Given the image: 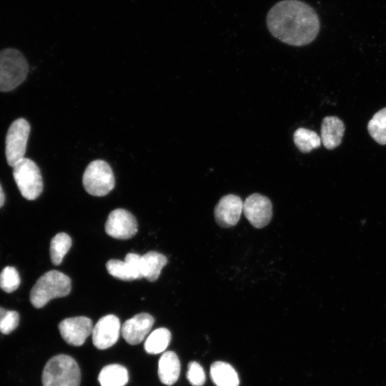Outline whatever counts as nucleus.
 Returning a JSON list of instances; mask_svg holds the SVG:
<instances>
[{
  "mask_svg": "<svg viewBox=\"0 0 386 386\" xmlns=\"http://www.w3.org/2000/svg\"><path fill=\"white\" fill-rule=\"evenodd\" d=\"M92 330V321L84 316L66 318L59 324V330L62 338L73 346L82 345L91 334Z\"/></svg>",
  "mask_w": 386,
  "mask_h": 386,
  "instance_id": "10",
  "label": "nucleus"
},
{
  "mask_svg": "<svg viewBox=\"0 0 386 386\" xmlns=\"http://www.w3.org/2000/svg\"><path fill=\"white\" fill-rule=\"evenodd\" d=\"M243 212V202L235 194L223 196L214 207V214L217 223L228 228L237 224Z\"/></svg>",
  "mask_w": 386,
  "mask_h": 386,
  "instance_id": "12",
  "label": "nucleus"
},
{
  "mask_svg": "<svg viewBox=\"0 0 386 386\" xmlns=\"http://www.w3.org/2000/svg\"><path fill=\"white\" fill-rule=\"evenodd\" d=\"M180 368L177 354L172 351L164 352L158 364V376L161 382L168 386L174 385L179 377Z\"/></svg>",
  "mask_w": 386,
  "mask_h": 386,
  "instance_id": "16",
  "label": "nucleus"
},
{
  "mask_svg": "<svg viewBox=\"0 0 386 386\" xmlns=\"http://www.w3.org/2000/svg\"><path fill=\"white\" fill-rule=\"evenodd\" d=\"M367 130L375 142L386 144V107L374 114L368 122Z\"/></svg>",
  "mask_w": 386,
  "mask_h": 386,
  "instance_id": "23",
  "label": "nucleus"
},
{
  "mask_svg": "<svg viewBox=\"0 0 386 386\" xmlns=\"http://www.w3.org/2000/svg\"><path fill=\"white\" fill-rule=\"evenodd\" d=\"M30 129L29 122L23 118L16 119L9 127L5 139V154L9 166L13 167L24 158Z\"/></svg>",
  "mask_w": 386,
  "mask_h": 386,
  "instance_id": "7",
  "label": "nucleus"
},
{
  "mask_svg": "<svg viewBox=\"0 0 386 386\" xmlns=\"http://www.w3.org/2000/svg\"><path fill=\"white\" fill-rule=\"evenodd\" d=\"M167 263V258L162 254L150 251L142 256V272L143 278L149 282L156 281L162 269Z\"/></svg>",
  "mask_w": 386,
  "mask_h": 386,
  "instance_id": "18",
  "label": "nucleus"
},
{
  "mask_svg": "<svg viewBox=\"0 0 386 386\" xmlns=\"http://www.w3.org/2000/svg\"><path fill=\"white\" fill-rule=\"evenodd\" d=\"M210 377L216 386H239L238 374L227 362L216 361L210 367Z\"/></svg>",
  "mask_w": 386,
  "mask_h": 386,
  "instance_id": "17",
  "label": "nucleus"
},
{
  "mask_svg": "<svg viewBox=\"0 0 386 386\" xmlns=\"http://www.w3.org/2000/svg\"><path fill=\"white\" fill-rule=\"evenodd\" d=\"M187 378L193 386H202L205 383V372L199 363L195 361L189 362Z\"/></svg>",
  "mask_w": 386,
  "mask_h": 386,
  "instance_id": "26",
  "label": "nucleus"
},
{
  "mask_svg": "<svg viewBox=\"0 0 386 386\" xmlns=\"http://www.w3.org/2000/svg\"><path fill=\"white\" fill-rule=\"evenodd\" d=\"M83 186L91 195L105 196L114 187L115 179L111 167L105 161H92L86 167L82 177Z\"/></svg>",
  "mask_w": 386,
  "mask_h": 386,
  "instance_id": "5",
  "label": "nucleus"
},
{
  "mask_svg": "<svg viewBox=\"0 0 386 386\" xmlns=\"http://www.w3.org/2000/svg\"><path fill=\"white\" fill-rule=\"evenodd\" d=\"M294 143L302 153H309L321 145V138L314 131L305 128L297 129L293 134Z\"/></svg>",
  "mask_w": 386,
  "mask_h": 386,
  "instance_id": "21",
  "label": "nucleus"
},
{
  "mask_svg": "<svg viewBox=\"0 0 386 386\" xmlns=\"http://www.w3.org/2000/svg\"><path fill=\"white\" fill-rule=\"evenodd\" d=\"M154 322V320L149 314H137L124 322L121 328L122 335L129 345H138L150 332Z\"/></svg>",
  "mask_w": 386,
  "mask_h": 386,
  "instance_id": "14",
  "label": "nucleus"
},
{
  "mask_svg": "<svg viewBox=\"0 0 386 386\" xmlns=\"http://www.w3.org/2000/svg\"><path fill=\"white\" fill-rule=\"evenodd\" d=\"M71 291V279L57 270L48 271L36 281L30 292V302L35 308H41L51 299L67 296Z\"/></svg>",
  "mask_w": 386,
  "mask_h": 386,
  "instance_id": "3",
  "label": "nucleus"
},
{
  "mask_svg": "<svg viewBox=\"0 0 386 386\" xmlns=\"http://www.w3.org/2000/svg\"><path fill=\"white\" fill-rule=\"evenodd\" d=\"M13 177L21 194L28 200L36 199L43 189L39 168L30 159L23 158L13 167Z\"/></svg>",
  "mask_w": 386,
  "mask_h": 386,
  "instance_id": "6",
  "label": "nucleus"
},
{
  "mask_svg": "<svg viewBox=\"0 0 386 386\" xmlns=\"http://www.w3.org/2000/svg\"><path fill=\"white\" fill-rule=\"evenodd\" d=\"M71 246V237L64 232L58 233L51 239L49 251L51 262L54 265L61 263Z\"/></svg>",
  "mask_w": 386,
  "mask_h": 386,
  "instance_id": "22",
  "label": "nucleus"
},
{
  "mask_svg": "<svg viewBox=\"0 0 386 386\" xmlns=\"http://www.w3.org/2000/svg\"><path fill=\"white\" fill-rule=\"evenodd\" d=\"M4 200H5L4 193L0 184V207L3 206L4 203Z\"/></svg>",
  "mask_w": 386,
  "mask_h": 386,
  "instance_id": "27",
  "label": "nucleus"
},
{
  "mask_svg": "<svg viewBox=\"0 0 386 386\" xmlns=\"http://www.w3.org/2000/svg\"><path fill=\"white\" fill-rule=\"evenodd\" d=\"M171 332L164 327L154 330L144 342V350L149 354L156 355L164 352L169 345Z\"/></svg>",
  "mask_w": 386,
  "mask_h": 386,
  "instance_id": "20",
  "label": "nucleus"
},
{
  "mask_svg": "<svg viewBox=\"0 0 386 386\" xmlns=\"http://www.w3.org/2000/svg\"><path fill=\"white\" fill-rule=\"evenodd\" d=\"M345 130L343 122L335 116L325 117L321 124V141L327 149H333L341 142Z\"/></svg>",
  "mask_w": 386,
  "mask_h": 386,
  "instance_id": "15",
  "label": "nucleus"
},
{
  "mask_svg": "<svg viewBox=\"0 0 386 386\" xmlns=\"http://www.w3.org/2000/svg\"><path fill=\"white\" fill-rule=\"evenodd\" d=\"M19 315L14 310H8L0 307V332L9 335L19 325Z\"/></svg>",
  "mask_w": 386,
  "mask_h": 386,
  "instance_id": "25",
  "label": "nucleus"
},
{
  "mask_svg": "<svg viewBox=\"0 0 386 386\" xmlns=\"http://www.w3.org/2000/svg\"><path fill=\"white\" fill-rule=\"evenodd\" d=\"M101 386H124L129 380L127 370L119 364L104 367L98 377Z\"/></svg>",
  "mask_w": 386,
  "mask_h": 386,
  "instance_id": "19",
  "label": "nucleus"
},
{
  "mask_svg": "<svg viewBox=\"0 0 386 386\" xmlns=\"http://www.w3.org/2000/svg\"><path fill=\"white\" fill-rule=\"evenodd\" d=\"M108 272L114 277L132 281L143 278L142 272V256L136 253H128L124 261L110 259L106 264Z\"/></svg>",
  "mask_w": 386,
  "mask_h": 386,
  "instance_id": "13",
  "label": "nucleus"
},
{
  "mask_svg": "<svg viewBox=\"0 0 386 386\" xmlns=\"http://www.w3.org/2000/svg\"><path fill=\"white\" fill-rule=\"evenodd\" d=\"M120 332L119 318L114 315H105L93 327L91 332L93 344L97 349H107L117 342Z\"/></svg>",
  "mask_w": 386,
  "mask_h": 386,
  "instance_id": "11",
  "label": "nucleus"
},
{
  "mask_svg": "<svg viewBox=\"0 0 386 386\" xmlns=\"http://www.w3.org/2000/svg\"><path fill=\"white\" fill-rule=\"evenodd\" d=\"M29 71L27 61L14 48L0 50V91H9L25 79Z\"/></svg>",
  "mask_w": 386,
  "mask_h": 386,
  "instance_id": "4",
  "label": "nucleus"
},
{
  "mask_svg": "<svg viewBox=\"0 0 386 386\" xmlns=\"http://www.w3.org/2000/svg\"><path fill=\"white\" fill-rule=\"evenodd\" d=\"M43 386H79L81 371L76 360L66 355H57L46 363L41 376Z\"/></svg>",
  "mask_w": 386,
  "mask_h": 386,
  "instance_id": "2",
  "label": "nucleus"
},
{
  "mask_svg": "<svg viewBox=\"0 0 386 386\" xmlns=\"http://www.w3.org/2000/svg\"><path fill=\"white\" fill-rule=\"evenodd\" d=\"M243 212L254 227L263 228L272 219V202L261 194H252L243 202Z\"/></svg>",
  "mask_w": 386,
  "mask_h": 386,
  "instance_id": "8",
  "label": "nucleus"
},
{
  "mask_svg": "<svg viewBox=\"0 0 386 386\" xmlns=\"http://www.w3.org/2000/svg\"><path fill=\"white\" fill-rule=\"evenodd\" d=\"M267 24L270 33L292 46H304L317 37L320 23L315 11L298 0H284L269 11Z\"/></svg>",
  "mask_w": 386,
  "mask_h": 386,
  "instance_id": "1",
  "label": "nucleus"
},
{
  "mask_svg": "<svg viewBox=\"0 0 386 386\" xmlns=\"http://www.w3.org/2000/svg\"><path fill=\"white\" fill-rule=\"evenodd\" d=\"M137 222L134 215L124 209L111 212L105 224L106 233L119 239H127L137 232Z\"/></svg>",
  "mask_w": 386,
  "mask_h": 386,
  "instance_id": "9",
  "label": "nucleus"
},
{
  "mask_svg": "<svg viewBox=\"0 0 386 386\" xmlns=\"http://www.w3.org/2000/svg\"><path fill=\"white\" fill-rule=\"evenodd\" d=\"M20 277L14 267L7 266L0 274V287L6 292L15 291L20 284Z\"/></svg>",
  "mask_w": 386,
  "mask_h": 386,
  "instance_id": "24",
  "label": "nucleus"
}]
</instances>
